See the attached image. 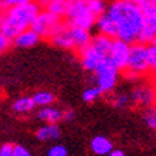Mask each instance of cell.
<instances>
[{
    "label": "cell",
    "mask_w": 156,
    "mask_h": 156,
    "mask_svg": "<svg viewBox=\"0 0 156 156\" xmlns=\"http://www.w3.org/2000/svg\"><path fill=\"white\" fill-rule=\"evenodd\" d=\"M137 3H143V5H156V0H136Z\"/></svg>",
    "instance_id": "obj_31"
},
{
    "label": "cell",
    "mask_w": 156,
    "mask_h": 156,
    "mask_svg": "<svg viewBox=\"0 0 156 156\" xmlns=\"http://www.w3.org/2000/svg\"><path fill=\"white\" fill-rule=\"evenodd\" d=\"M130 102H132V99H130V96L126 95V93H115V95L110 96V105L116 109L126 108Z\"/></svg>",
    "instance_id": "obj_21"
},
{
    "label": "cell",
    "mask_w": 156,
    "mask_h": 156,
    "mask_svg": "<svg viewBox=\"0 0 156 156\" xmlns=\"http://www.w3.org/2000/svg\"><path fill=\"white\" fill-rule=\"evenodd\" d=\"M33 100L36 106H49V105H52L55 102V95H53L52 92H48V90H40V92H36L33 96Z\"/></svg>",
    "instance_id": "obj_19"
},
{
    "label": "cell",
    "mask_w": 156,
    "mask_h": 156,
    "mask_svg": "<svg viewBox=\"0 0 156 156\" xmlns=\"http://www.w3.org/2000/svg\"><path fill=\"white\" fill-rule=\"evenodd\" d=\"M143 120L151 129H155L156 130V103L153 106H149L146 108V112L143 115Z\"/></svg>",
    "instance_id": "obj_23"
},
{
    "label": "cell",
    "mask_w": 156,
    "mask_h": 156,
    "mask_svg": "<svg viewBox=\"0 0 156 156\" xmlns=\"http://www.w3.org/2000/svg\"><path fill=\"white\" fill-rule=\"evenodd\" d=\"M105 0H70L65 20L70 24L90 30L96 26L98 17L106 12Z\"/></svg>",
    "instance_id": "obj_3"
},
{
    "label": "cell",
    "mask_w": 156,
    "mask_h": 156,
    "mask_svg": "<svg viewBox=\"0 0 156 156\" xmlns=\"http://www.w3.org/2000/svg\"><path fill=\"white\" fill-rule=\"evenodd\" d=\"M60 128L57 123H46L36 130V137L40 142H52L60 137Z\"/></svg>",
    "instance_id": "obj_14"
},
{
    "label": "cell",
    "mask_w": 156,
    "mask_h": 156,
    "mask_svg": "<svg viewBox=\"0 0 156 156\" xmlns=\"http://www.w3.org/2000/svg\"><path fill=\"white\" fill-rule=\"evenodd\" d=\"M90 149L92 152L98 156H106L109 152L113 149V143L110 142V139H108L106 136H95L90 142Z\"/></svg>",
    "instance_id": "obj_16"
},
{
    "label": "cell",
    "mask_w": 156,
    "mask_h": 156,
    "mask_svg": "<svg viewBox=\"0 0 156 156\" xmlns=\"http://www.w3.org/2000/svg\"><path fill=\"white\" fill-rule=\"evenodd\" d=\"M34 106H36V103H34L32 96H23V98H19V99L14 100L12 109L16 113H29L34 109Z\"/></svg>",
    "instance_id": "obj_18"
},
{
    "label": "cell",
    "mask_w": 156,
    "mask_h": 156,
    "mask_svg": "<svg viewBox=\"0 0 156 156\" xmlns=\"http://www.w3.org/2000/svg\"><path fill=\"white\" fill-rule=\"evenodd\" d=\"M39 3L42 5L43 9L50 12V13L56 14L62 19L66 17L67 6H69V2H66V0H39Z\"/></svg>",
    "instance_id": "obj_15"
},
{
    "label": "cell",
    "mask_w": 156,
    "mask_h": 156,
    "mask_svg": "<svg viewBox=\"0 0 156 156\" xmlns=\"http://www.w3.org/2000/svg\"><path fill=\"white\" fill-rule=\"evenodd\" d=\"M13 156H32V155L27 151V147L22 146V145H16L13 147Z\"/></svg>",
    "instance_id": "obj_27"
},
{
    "label": "cell",
    "mask_w": 156,
    "mask_h": 156,
    "mask_svg": "<svg viewBox=\"0 0 156 156\" xmlns=\"http://www.w3.org/2000/svg\"><path fill=\"white\" fill-rule=\"evenodd\" d=\"M63 20L65 19H62V17L56 16V14L42 9L39 12L37 16H36V19L33 20V23H32L30 27L33 29L42 39H49L55 33V30L60 26V23Z\"/></svg>",
    "instance_id": "obj_7"
},
{
    "label": "cell",
    "mask_w": 156,
    "mask_h": 156,
    "mask_svg": "<svg viewBox=\"0 0 156 156\" xmlns=\"http://www.w3.org/2000/svg\"><path fill=\"white\" fill-rule=\"evenodd\" d=\"M102 90L99 89V86H92V87H87L86 90H83V93H82V99L87 102V103H92V102H95L98 100L102 96Z\"/></svg>",
    "instance_id": "obj_22"
},
{
    "label": "cell",
    "mask_w": 156,
    "mask_h": 156,
    "mask_svg": "<svg viewBox=\"0 0 156 156\" xmlns=\"http://www.w3.org/2000/svg\"><path fill=\"white\" fill-rule=\"evenodd\" d=\"M112 42H113V39L109 37V36H105L102 33L92 36V40H90L89 44L82 49L80 52H77L83 69L89 72H95L100 63L106 57H109Z\"/></svg>",
    "instance_id": "obj_4"
},
{
    "label": "cell",
    "mask_w": 156,
    "mask_h": 156,
    "mask_svg": "<svg viewBox=\"0 0 156 156\" xmlns=\"http://www.w3.org/2000/svg\"><path fill=\"white\" fill-rule=\"evenodd\" d=\"M123 76L129 80L142 79L149 75V63H147V44L136 42L130 44V53L125 69L122 70Z\"/></svg>",
    "instance_id": "obj_5"
},
{
    "label": "cell",
    "mask_w": 156,
    "mask_h": 156,
    "mask_svg": "<svg viewBox=\"0 0 156 156\" xmlns=\"http://www.w3.org/2000/svg\"><path fill=\"white\" fill-rule=\"evenodd\" d=\"M93 73L96 76V85L99 86V89L103 93H110L115 89L116 83H118L120 70L110 62L109 57H106Z\"/></svg>",
    "instance_id": "obj_6"
},
{
    "label": "cell",
    "mask_w": 156,
    "mask_h": 156,
    "mask_svg": "<svg viewBox=\"0 0 156 156\" xmlns=\"http://www.w3.org/2000/svg\"><path fill=\"white\" fill-rule=\"evenodd\" d=\"M75 119V110L73 109H65V110H62V120H73Z\"/></svg>",
    "instance_id": "obj_29"
},
{
    "label": "cell",
    "mask_w": 156,
    "mask_h": 156,
    "mask_svg": "<svg viewBox=\"0 0 156 156\" xmlns=\"http://www.w3.org/2000/svg\"><path fill=\"white\" fill-rule=\"evenodd\" d=\"M49 42L60 49L75 50V48H73V36H72V24L66 20H63L60 26L55 30V33L49 37Z\"/></svg>",
    "instance_id": "obj_10"
},
{
    "label": "cell",
    "mask_w": 156,
    "mask_h": 156,
    "mask_svg": "<svg viewBox=\"0 0 156 156\" xmlns=\"http://www.w3.org/2000/svg\"><path fill=\"white\" fill-rule=\"evenodd\" d=\"M48 156H67V149L63 145H53L49 147Z\"/></svg>",
    "instance_id": "obj_24"
},
{
    "label": "cell",
    "mask_w": 156,
    "mask_h": 156,
    "mask_svg": "<svg viewBox=\"0 0 156 156\" xmlns=\"http://www.w3.org/2000/svg\"><path fill=\"white\" fill-rule=\"evenodd\" d=\"M106 156H125V153H123V151H120V149H112Z\"/></svg>",
    "instance_id": "obj_30"
},
{
    "label": "cell",
    "mask_w": 156,
    "mask_h": 156,
    "mask_svg": "<svg viewBox=\"0 0 156 156\" xmlns=\"http://www.w3.org/2000/svg\"><path fill=\"white\" fill-rule=\"evenodd\" d=\"M143 13V27L139 36V42L151 44L156 36V5L137 3Z\"/></svg>",
    "instance_id": "obj_8"
},
{
    "label": "cell",
    "mask_w": 156,
    "mask_h": 156,
    "mask_svg": "<svg viewBox=\"0 0 156 156\" xmlns=\"http://www.w3.org/2000/svg\"><path fill=\"white\" fill-rule=\"evenodd\" d=\"M29 2H33V0H0V12L9 9L12 6H17V5H24Z\"/></svg>",
    "instance_id": "obj_25"
},
{
    "label": "cell",
    "mask_w": 156,
    "mask_h": 156,
    "mask_svg": "<svg viewBox=\"0 0 156 156\" xmlns=\"http://www.w3.org/2000/svg\"><path fill=\"white\" fill-rule=\"evenodd\" d=\"M96 29L98 32L105 36H109L112 39H116V34H118V30H116V24H115L113 19L109 16L108 12H105L103 14H100L98 17V22H96Z\"/></svg>",
    "instance_id": "obj_13"
},
{
    "label": "cell",
    "mask_w": 156,
    "mask_h": 156,
    "mask_svg": "<svg viewBox=\"0 0 156 156\" xmlns=\"http://www.w3.org/2000/svg\"><path fill=\"white\" fill-rule=\"evenodd\" d=\"M152 43H155V44H156V36H155V39H153V42H152Z\"/></svg>",
    "instance_id": "obj_32"
},
{
    "label": "cell",
    "mask_w": 156,
    "mask_h": 156,
    "mask_svg": "<svg viewBox=\"0 0 156 156\" xmlns=\"http://www.w3.org/2000/svg\"><path fill=\"white\" fill-rule=\"evenodd\" d=\"M106 12L116 24V37L130 44L139 42L143 27V13L136 0H115Z\"/></svg>",
    "instance_id": "obj_1"
},
{
    "label": "cell",
    "mask_w": 156,
    "mask_h": 156,
    "mask_svg": "<svg viewBox=\"0 0 156 156\" xmlns=\"http://www.w3.org/2000/svg\"><path fill=\"white\" fill-rule=\"evenodd\" d=\"M147 63H149V76L156 79V44H147Z\"/></svg>",
    "instance_id": "obj_20"
},
{
    "label": "cell",
    "mask_w": 156,
    "mask_h": 156,
    "mask_svg": "<svg viewBox=\"0 0 156 156\" xmlns=\"http://www.w3.org/2000/svg\"><path fill=\"white\" fill-rule=\"evenodd\" d=\"M40 36H39L36 32H34L32 27L26 29L23 32H20L16 37L13 39V43L14 46L17 48H22V49H29V48H34L39 42H40Z\"/></svg>",
    "instance_id": "obj_12"
},
{
    "label": "cell",
    "mask_w": 156,
    "mask_h": 156,
    "mask_svg": "<svg viewBox=\"0 0 156 156\" xmlns=\"http://www.w3.org/2000/svg\"><path fill=\"white\" fill-rule=\"evenodd\" d=\"M129 53H130V43L118 37L113 39L112 48H110V52H109V59L120 72L125 69L126 63H128Z\"/></svg>",
    "instance_id": "obj_9"
},
{
    "label": "cell",
    "mask_w": 156,
    "mask_h": 156,
    "mask_svg": "<svg viewBox=\"0 0 156 156\" xmlns=\"http://www.w3.org/2000/svg\"><path fill=\"white\" fill-rule=\"evenodd\" d=\"M42 5L39 3V0H33L24 5L12 6L9 9L0 12V30L3 33L13 40L20 32H23L29 29L36 19L39 12L42 10Z\"/></svg>",
    "instance_id": "obj_2"
},
{
    "label": "cell",
    "mask_w": 156,
    "mask_h": 156,
    "mask_svg": "<svg viewBox=\"0 0 156 156\" xmlns=\"http://www.w3.org/2000/svg\"><path fill=\"white\" fill-rule=\"evenodd\" d=\"M13 145L12 143H5L0 146V156H13Z\"/></svg>",
    "instance_id": "obj_28"
},
{
    "label": "cell",
    "mask_w": 156,
    "mask_h": 156,
    "mask_svg": "<svg viewBox=\"0 0 156 156\" xmlns=\"http://www.w3.org/2000/svg\"><path fill=\"white\" fill-rule=\"evenodd\" d=\"M37 118L43 123H59L62 120V110L55 108L52 105L40 108L37 113Z\"/></svg>",
    "instance_id": "obj_17"
},
{
    "label": "cell",
    "mask_w": 156,
    "mask_h": 156,
    "mask_svg": "<svg viewBox=\"0 0 156 156\" xmlns=\"http://www.w3.org/2000/svg\"><path fill=\"white\" fill-rule=\"evenodd\" d=\"M132 103L140 108H149L156 103V87L151 83H145L135 87L132 92Z\"/></svg>",
    "instance_id": "obj_11"
},
{
    "label": "cell",
    "mask_w": 156,
    "mask_h": 156,
    "mask_svg": "<svg viewBox=\"0 0 156 156\" xmlns=\"http://www.w3.org/2000/svg\"><path fill=\"white\" fill-rule=\"evenodd\" d=\"M12 42H13V40H12L10 37H7V36L0 30V55H2V53H5L6 50L12 46Z\"/></svg>",
    "instance_id": "obj_26"
},
{
    "label": "cell",
    "mask_w": 156,
    "mask_h": 156,
    "mask_svg": "<svg viewBox=\"0 0 156 156\" xmlns=\"http://www.w3.org/2000/svg\"><path fill=\"white\" fill-rule=\"evenodd\" d=\"M66 2H70V0H66Z\"/></svg>",
    "instance_id": "obj_33"
}]
</instances>
